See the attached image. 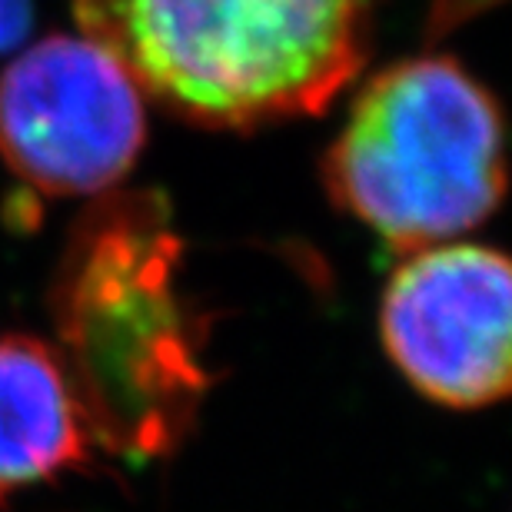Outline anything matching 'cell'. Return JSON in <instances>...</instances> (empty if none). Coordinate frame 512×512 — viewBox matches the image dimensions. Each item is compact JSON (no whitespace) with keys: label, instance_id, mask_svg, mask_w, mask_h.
Listing matches in <instances>:
<instances>
[{"label":"cell","instance_id":"6da1fadb","mask_svg":"<svg viewBox=\"0 0 512 512\" xmlns=\"http://www.w3.org/2000/svg\"><path fill=\"white\" fill-rule=\"evenodd\" d=\"M140 94L207 127L320 114L370 44L366 0H74Z\"/></svg>","mask_w":512,"mask_h":512},{"label":"cell","instance_id":"7a4b0ae2","mask_svg":"<svg viewBox=\"0 0 512 512\" xmlns=\"http://www.w3.org/2000/svg\"><path fill=\"white\" fill-rule=\"evenodd\" d=\"M326 193L393 250L479 227L503 200V117L453 57H409L353 100L323 157Z\"/></svg>","mask_w":512,"mask_h":512},{"label":"cell","instance_id":"3957f363","mask_svg":"<svg viewBox=\"0 0 512 512\" xmlns=\"http://www.w3.org/2000/svg\"><path fill=\"white\" fill-rule=\"evenodd\" d=\"M147 137L130 74L80 37H47L0 74V157L44 197L110 190Z\"/></svg>","mask_w":512,"mask_h":512},{"label":"cell","instance_id":"277c9868","mask_svg":"<svg viewBox=\"0 0 512 512\" xmlns=\"http://www.w3.org/2000/svg\"><path fill=\"white\" fill-rule=\"evenodd\" d=\"M380 333L389 360L419 393L453 409H479L509 393L512 280L503 253L439 243L396 266Z\"/></svg>","mask_w":512,"mask_h":512},{"label":"cell","instance_id":"5b68a950","mask_svg":"<svg viewBox=\"0 0 512 512\" xmlns=\"http://www.w3.org/2000/svg\"><path fill=\"white\" fill-rule=\"evenodd\" d=\"M87 443L64 360L37 336L0 333V496L84 466Z\"/></svg>","mask_w":512,"mask_h":512},{"label":"cell","instance_id":"8992f818","mask_svg":"<svg viewBox=\"0 0 512 512\" xmlns=\"http://www.w3.org/2000/svg\"><path fill=\"white\" fill-rule=\"evenodd\" d=\"M30 24V0H0V54L14 47Z\"/></svg>","mask_w":512,"mask_h":512}]
</instances>
